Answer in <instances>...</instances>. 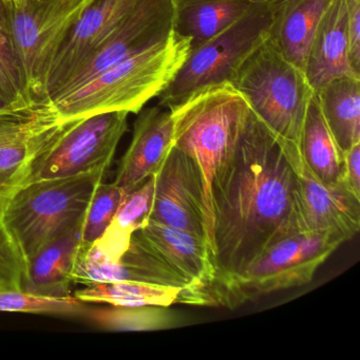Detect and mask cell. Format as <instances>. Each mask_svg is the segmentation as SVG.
Segmentation results:
<instances>
[{"label": "cell", "instance_id": "6da1fadb", "mask_svg": "<svg viewBox=\"0 0 360 360\" xmlns=\"http://www.w3.org/2000/svg\"><path fill=\"white\" fill-rule=\"evenodd\" d=\"M296 231H304L296 170L250 110L233 157L212 184L217 275L206 286L219 285L243 273L265 248Z\"/></svg>", "mask_w": 360, "mask_h": 360}, {"label": "cell", "instance_id": "7a4b0ae2", "mask_svg": "<svg viewBox=\"0 0 360 360\" xmlns=\"http://www.w3.org/2000/svg\"><path fill=\"white\" fill-rule=\"evenodd\" d=\"M191 48V39L174 31L165 41L124 58L49 104L66 121L117 111L138 115L174 81Z\"/></svg>", "mask_w": 360, "mask_h": 360}, {"label": "cell", "instance_id": "3957f363", "mask_svg": "<svg viewBox=\"0 0 360 360\" xmlns=\"http://www.w3.org/2000/svg\"><path fill=\"white\" fill-rule=\"evenodd\" d=\"M174 146L199 166L204 183L208 243L212 235V187L233 157L250 108L229 82L210 86L169 109Z\"/></svg>", "mask_w": 360, "mask_h": 360}, {"label": "cell", "instance_id": "277c9868", "mask_svg": "<svg viewBox=\"0 0 360 360\" xmlns=\"http://www.w3.org/2000/svg\"><path fill=\"white\" fill-rule=\"evenodd\" d=\"M229 83L245 98L295 169L298 168L302 163L303 125L315 94L304 71L267 39L240 66Z\"/></svg>", "mask_w": 360, "mask_h": 360}, {"label": "cell", "instance_id": "5b68a950", "mask_svg": "<svg viewBox=\"0 0 360 360\" xmlns=\"http://www.w3.org/2000/svg\"><path fill=\"white\" fill-rule=\"evenodd\" d=\"M341 244L342 240L328 233H290L265 248L243 273L185 295L182 304L235 309L262 295L305 285Z\"/></svg>", "mask_w": 360, "mask_h": 360}, {"label": "cell", "instance_id": "8992f818", "mask_svg": "<svg viewBox=\"0 0 360 360\" xmlns=\"http://www.w3.org/2000/svg\"><path fill=\"white\" fill-rule=\"evenodd\" d=\"M105 172L37 181L22 187L3 212L26 261L81 225Z\"/></svg>", "mask_w": 360, "mask_h": 360}, {"label": "cell", "instance_id": "52a82bcc", "mask_svg": "<svg viewBox=\"0 0 360 360\" xmlns=\"http://www.w3.org/2000/svg\"><path fill=\"white\" fill-rule=\"evenodd\" d=\"M271 24L267 0H254L236 22L191 49L174 81L158 96L159 106L169 110L205 88L231 82L240 66L269 39Z\"/></svg>", "mask_w": 360, "mask_h": 360}, {"label": "cell", "instance_id": "ba28073f", "mask_svg": "<svg viewBox=\"0 0 360 360\" xmlns=\"http://www.w3.org/2000/svg\"><path fill=\"white\" fill-rule=\"evenodd\" d=\"M27 88L37 105L48 104L52 65L75 24L94 0H1Z\"/></svg>", "mask_w": 360, "mask_h": 360}, {"label": "cell", "instance_id": "9c48e42d", "mask_svg": "<svg viewBox=\"0 0 360 360\" xmlns=\"http://www.w3.org/2000/svg\"><path fill=\"white\" fill-rule=\"evenodd\" d=\"M129 113H100L75 120L39 158L30 182L106 172L127 131Z\"/></svg>", "mask_w": 360, "mask_h": 360}, {"label": "cell", "instance_id": "30bf717a", "mask_svg": "<svg viewBox=\"0 0 360 360\" xmlns=\"http://www.w3.org/2000/svg\"><path fill=\"white\" fill-rule=\"evenodd\" d=\"M73 121L62 119L49 103L0 115V212L29 184L39 158Z\"/></svg>", "mask_w": 360, "mask_h": 360}, {"label": "cell", "instance_id": "8fae6325", "mask_svg": "<svg viewBox=\"0 0 360 360\" xmlns=\"http://www.w3.org/2000/svg\"><path fill=\"white\" fill-rule=\"evenodd\" d=\"M174 0H141L122 24L73 71L51 101L75 91L124 58L165 41L174 32Z\"/></svg>", "mask_w": 360, "mask_h": 360}, {"label": "cell", "instance_id": "7c38bea8", "mask_svg": "<svg viewBox=\"0 0 360 360\" xmlns=\"http://www.w3.org/2000/svg\"><path fill=\"white\" fill-rule=\"evenodd\" d=\"M155 179L148 221L195 233L208 241L203 178L197 163L172 145Z\"/></svg>", "mask_w": 360, "mask_h": 360}, {"label": "cell", "instance_id": "4fadbf2b", "mask_svg": "<svg viewBox=\"0 0 360 360\" xmlns=\"http://www.w3.org/2000/svg\"><path fill=\"white\" fill-rule=\"evenodd\" d=\"M297 198L301 229L328 233L343 243L360 229V198L341 182L324 185L301 163L296 168Z\"/></svg>", "mask_w": 360, "mask_h": 360}, {"label": "cell", "instance_id": "5bb4252c", "mask_svg": "<svg viewBox=\"0 0 360 360\" xmlns=\"http://www.w3.org/2000/svg\"><path fill=\"white\" fill-rule=\"evenodd\" d=\"M131 240L186 281L187 288L181 292L201 290L216 278V262L206 238L148 221L134 233Z\"/></svg>", "mask_w": 360, "mask_h": 360}, {"label": "cell", "instance_id": "9a60e30c", "mask_svg": "<svg viewBox=\"0 0 360 360\" xmlns=\"http://www.w3.org/2000/svg\"><path fill=\"white\" fill-rule=\"evenodd\" d=\"M141 0H94L58 52L47 83L48 103L90 54L122 24Z\"/></svg>", "mask_w": 360, "mask_h": 360}, {"label": "cell", "instance_id": "2e32d148", "mask_svg": "<svg viewBox=\"0 0 360 360\" xmlns=\"http://www.w3.org/2000/svg\"><path fill=\"white\" fill-rule=\"evenodd\" d=\"M134 125L131 142L120 162L115 183L126 193L155 176L174 145L170 111L143 108Z\"/></svg>", "mask_w": 360, "mask_h": 360}, {"label": "cell", "instance_id": "e0dca14e", "mask_svg": "<svg viewBox=\"0 0 360 360\" xmlns=\"http://www.w3.org/2000/svg\"><path fill=\"white\" fill-rule=\"evenodd\" d=\"M347 0H334L316 28L307 52L304 73L314 92L339 77L360 79L349 60Z\"/></svg>", "mask_w": 360, "mask_h": 360}, {"label": "cell", "instance_id": "ac0fdd59", "mask_svg": "<svg viewBox=\"0 0 360 360\" xmlns=\"http://www.w3.org/2000/svg\"><path fill=\"white\" fill-rule=\"evenodd\" d=\"M139 281L160 285L187 288L186 281L159 258L136 242L117 262H106L85 255H79L75 269V283Z\"/></svg>", "mask_w": 360, "mask_h": 360}, {"label": "cell", "instance_id": "d6986e66", "mask_svg": "<svg viewBox=\"0 0 360 360\" xmlns=\"http://www.w3.org/2000/svg\"><path fill=\"white\" fill-rule=\"evenodd\" d=\"M334 0H267L271 8L269 41L304 71L307 52L316 28Z\"/></svg>", "mask_w": 360, "mask_h": 360}, {"label": "cell", "instance_id": "ffe728a7", "mask_svg": "<svg viewBox=\"0 0 360 360\" xmlns=\"http://www.w3.org/2000/svg\"><path fill=\"white\" fill-rule=\"evenodd\" d=\"M83 223L47 244L27 261L22 290L44 296L71 295L81 248Z\"/></svg>", "mask_w": 360, "mask_h": 360}, {"label": "cell", "instance_id": "44dd1931", "mask_svg": "<svg viewBox=\"0 0 360 360\" xmlns=\"http://www.w3.org/2000/svg\"><path fill=\"white\" fill-rule=\"evenodd\" d=\"M155 183V176H150L138 188L128 193L104 235L88 250H79V255L106 262L120 261L129 248L134 233L148 222Z\"/></svg>", "mask_w": 360, "mask_h": 360}, {"label": "cell", "instance_id": "7402d4cb", "mask_svg": "<svg viewBox=\"0 0 360 360\" xmlns=\"http://www.w3.org/2000/svg\"><path fill=\"white\" fill-rule=\"evenodd\" d=\"M254 0H174V31L200 47L243 15Z\"/></svg>", "mask_w": 360, "mask_h": 360}, {"label": "cell", "instance_id": "603a6c76", "mask_svg": "<svg viewBox=\"0 0 360 360\" xmlns=\"http://www.w3.org/2000/svg\"><path fill=\"white\" fill-rule=\"evenodd\" d=\"M315 94L326 125L343 155L360 143V79L339 77Z\"/></svg>", "mask_w": 360, "mask_h": 360}, {"label": "cell", "instance_id": "cb8c5ba5", "mask_svg": "<svg viewBox=\"0 0 360 360\" xmlns=\"http://www.w3.org/2000/svg\"><path fill=\"white\" fill-rule=\"evenodd\" d=\"M301 160L324 185L342 182V155L326 125L316 94L311 96L300 142Z\"/></svg>", "mask_w": 360, "mask_h": 360}, {"label": "cell", "instance_id": "d4e9b609", "mask_svg": "<svg viewBox=\"0 0 360 360\" xmlns=\"http://www.w3.org/2000/svg\"><path fill=\"white\" fill-rule=\"evenodd\" d=\"M87 319L111 332H148L180 328L184 316L165 305L90 307Z\"/></svg>", "mask_w": 360, "mask_h": 360}, {"label": "cell", "instance_id": "484cf974", "mask_svg": "<svg viewBox=\"0 0 360 360\" xmlns=\"http://www.w3.org/2000/svg\"><path fill=\"white\" fill-rule=\"evenodd\" d=\"M182 288L139 281L96 282L77 290L73 296L87 303L139 307L165 305L178 301Z\"/></svg>", "mask_w": 360, "mask_h": 360}, {"label": "cell", "instance_id": "4316f807", "mask_svg": "<svg viewBox=\"0 0 360 360\" xmlns=\"http://www.w3.org/2000/svg\"><path fill=\"white\" fill-rule=\"evenodd\" d=\"M0 98L14 111H28L39 105L31 98L22 64L12 39L7 14L0 0ZM41 106V105H39Z\"/></svg>", "mask_w": 360, "mask_h": 360}, {"label": "cell", "instance_id": "83f0119b", "mask_svg": "<svg viewBox=\"0 0 360 360\" xmlns=\"http://www.w3.org/2000/svg\"><path fill=\"white\" fill-rule=\"evenodd\" d=\"M90 307L75 296L54 297L22 290H0V313H28L62 317H84Z\"/></svg>", "mask_w": 360, "mask_h": 360}, {"label": "cell", "instance_id": "f1b7e54d", "mask_svg": "<svg viewBox=\"0 0 360 360\" xmlns=\"http://www.w3.org/2000/svg\"><path fill=\"white\" fill-rule=\"evenodd\" d=\"M126 195L115 182L98 185L84 219L79 250H88L104 235Z\"/></svg>", "mask_w": 360, "mask_h": 360}, {"label": "cell", "instance_id": "f546056e", "mask_svg": "<svg viewBox=\"0 0 360 360\" xmlns=\"http://www.w3.org/2000/svg\"><path fill=\"white\" fill-rule=\"evenodd\" d=\"M27 261L0 212V290H22Z\"/></svg>", "mask_w": 360, "mask_h": 360}, {"label": "cell", "instance_id": "4dcf8cb0", "mask_svg": "<svg viewBox=\"0 0 360 360\" xmlns=\"http://www.w3.org/2000/svg\"><path fill=\"white\" fill-rule=\"evenodd\" d=\"M349 60L354 72L360 75V0H347Z\"/></svg>", "mask_w": 360, "mask_h": 360}, {"label": "cell", "instance_id": "1f68e13d", "mask_svg": "<svg viewBox=\"0 0 360 360\" xmlns=\"http://www.w3.org/2000/svg\"><path fill=\"white\" fill-rule=\"evenodd\" d=\"M342 182L353 195L360 198V143L343 153Z\"/></svg>", "mask_w": 360, "mask_h": 360}, {"label": "cell", "instance_id": "d6a6232c", "mask_svg": "<svg viewBox=\"0 0 360 360\" xmlns=\"http://www.w3.org/2000/svg\"><path fill=\"white\" fill-rule=\"evenodd\" d=\"M20 111H14L3 98H0V115H11V113H18ZM20 112H24V111H20Z\"/></svg>", "mask_w": 360, "mask_h": 360}]
</instances>
